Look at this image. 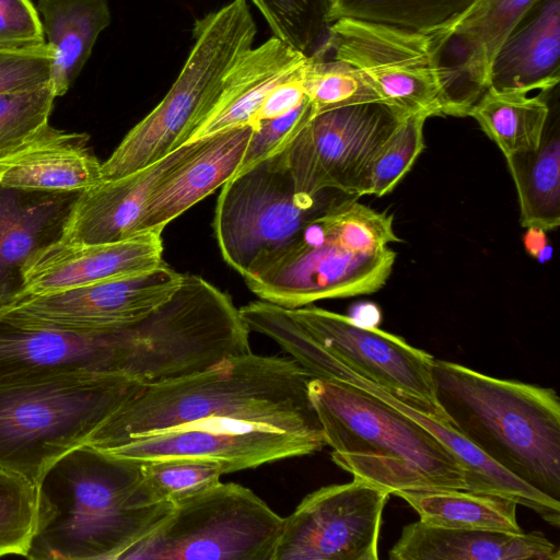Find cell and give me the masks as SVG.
Returning <instances> with one entry per match:
<instances>
[{
    "label": "cell",
    "instance_id": "8d00e7d4",
    "mask_svg": "<svg viewBox=\"0 0 560 560\" xmlns=\"http://www.w3.org/2000/svg\"><path fill=\"white\" fill-rule=\"evenodd\" d=\"M313 116L312 105L306 98L281 117L259 121L248 140L235 175L282 151Z\"/></svg>",
    "mask_w": 560,
    "mask_h": 560
},
{
    "label": "cell",
    "instance_id": "4316f807",
    "mask_svg": "<svg viewBox=\"0 0 560 560\" xmlns=\"http://www.w3.org/2000/svg\"><path fill=\"white\" fill-rule=\"evenodd\" d=\"M517 192L520 222L545 232L560 224V119L550 105L535 150L505 156Z\"/></svg>",
    "mask_w": 560,
    "mask_h": 560
},
{
    "label": "cell",
    "instance_id": "3957f363",
    "mask_svg": "<svg viewBox=\"0 0 560 560\" xmlns=\"http://www.w3.org/2000/svg\"><path fill=\"white\" fill-rule=\"evenodd\" d=\"M432 375L455 430L509 474L560 501V399L553 388L435 358Z\"/></svg>",
    "mask_w": 560,
    "mask_h": 560
},
{
    "label": "cell",
    "instance_id": "ac0fdd59",
    "mask_svg": "<svg viewBox=\"0 0 560 560\" xmlns=\"http://www.w3.org/2000/svg\"><path fill=\"white\" fill-rule=\"evenodd\" d=\"M83 191H46L0 183V310L26 293V272L62 241Z\"/></svg>",
    "mask_w": 560,
    "mask_h": 560
},
{
    "label": "cell",
    "instance_id": "f1b7e54d",
    "mask_svg": "<svg viewBox=\"0 0 560 560\" xmlns=\"http://www.w3.org/2000/svg\"><path fill=\"white\" fill-rule=\"evenodd\" d=\"M488 86L471 106L472 117L504 156L535 150L549 115L545 96Z\"/></svg>",
    "mask_w": 560,
    "mask_h": 560
},
{
    "label": "cell",
    "instance_id": "f546056e",
    "mask_svg": "<svg viewBox=\"0 0 560 560\" xmlns=\"http://www.w3.org/2000/svg\"><path fill=\"white\" fill-rule=\"evenodd\" d=\"M475 0H336L328 23L358 19L434 34L454 23Z\"/></svg>",
    "mask_w": 560,
    "mask_h": 560
},
{
    "label": "cell",
    "instance_id": "4fadbf2b",
    "mask_svg": "<svg viewBox=\"0 0 560 560\" xmlns=\"http://www.w3.org/2000/svg\"><path fill=\"white\" fill-rule=\"evenodd\" d=\"M288 310L331 357L418 410L448 422L435 396L432 354L377 327L358 325L348 315L312 304Z\"/></svg>",
    "mask_w": 560,
    "mask_h": 560
},
{
    "label": "cell",
    "instance_id": "e575fe53",
    "mask_svg": "<svg viewBox=\"0 0 560 560\" xmlns=\"http://www.w3.org/2000/svg\"><path fill=\"white\" fill-rule=\"evenodd\" d=\"M36 517V483L0 467V557L27 556Z\"/></svg>",
    "mask_w": 560,
    "mask_h": 560
},
{
    "label": "cell",
    "instance_id": "b9f144b4",
    "mask_svg": "<svg viewBox=\"0 0 560 560\" xmlns=\"http://www.w3.org/2000/svg\"><path fill=\"white\" fill-rule=\"evenodd\" d=\"M348 316L354 323L364 327H377L381 320L380 308L373 303L355 304Z\"/></svg>",
    "mask_w": 560,
    "mask_h": 560
},
{
    "label": "cell",
    "instance_id": "cb8c5ba5",
    "mask_svg": "<svg viewBox=\"0 0 560 560\" xmlns=\"http://www.w3.org/2000/svg\"><path fill=\"white\" fill-rule=\"evenodd\" d=\"M560 80V0H539L497 52L489 86L550 92Z\"/></svg>",
    "mask_w": 560,
    "mask_h": 560
},
{
    "label": "cell",
    "instance_id": "836d02e7",
    "mask_svg": "<svg viewBox=\"0 0 560 560\" xmlns=\"http://www.w3.org/2000/svg\"><path fill=\"white\" fill-rule=\"evenodd\" d=\"M141 472L150 497L173 504L217 485L224 475L218 463L191 457L143 462Z\"/></svg>",
    "mask_w": 560,
    "mask_h": 560
},
{
    "label": "cell",
    "instance_id": "ab89813d",
    "mask_svg": "<svg viewBox=\"0 0 560 560\" xmlns=\"http://www.w3.org/2000/svg\"><path fill=\"white\" fill-rule=\"evenodd\" d=\"M306 61L292 70L269 92L256 114L255 127L261 120L285 115L306 100L303 84Z\"/></svg>",
    "mask_w": 560,
    "mask_h": 560
},
{
    "label": "cell",
    "instance_id": "44dd1931",
    "mask_svg": "<svg viewBox=\"0 0 560 560\" xmlns=\"http://www.w3.org/2000/svg\"><path fill=\"white\" fill-rule=\"evenodd\" d=\"M254 128L243 126L207 137L202 147L152 191L136 234L163 232L168 223L231 179L240 167Z\"/></svg>",
    "mask_w": 560,
    "mask_h": 560
},
{
    "label": "cell",
    "instance_id": "484cf974",
    "mask_svg": "<svg viewBox=\"0 0 560 560\" xmlns=\"http://www.w3.org/2000/svg\"><path fill=\"white\" fill-rule=\"evenodd\" d=\"M36 9L51 51L50 81L56 96H62L110 24L109 4L107 0H37Z\"/></svg>",
    "mask_w": 560,
    "mask_h": 560
},
{
    "label": "cell",
    "instance_id": "8992f818",
    "mask_svg": "<svg viewBox=\"0 0 560 560\" xmlns=\"http://www.w3.org/2000/svg\"><path fill=\"white\" fill-rule=\"evenodd\" d=\"M143 386L120 373H75L0 387V467L37 483Z\"/></svg>",
    "mask_w": 560,
    "mask_h": 560
},
{
    "label": "cell",
    "instance_id": "ffe728a7",
    "mask_svg": "<svg viewBox=\"0 0 560 560\" xmlns=\"http://www.w3.org/2000/svg\"><path fill=\"white\" fill-rule=\"evenodd\" d=\"M164 262L162 232L158 231L103 244L58 243L46 249L26 272L25 295L138 275Z\"/></svg>",
    "mask_w": 560,
    "mask_h": 560
},
{
    "label": "cell",
    "instance_id": "5bb4252c",
    "mask_svg": "<svg viewBox=\"0 0 560 560\" xmlns=\"http://www.w3.org/2000/svg\"><path fill=\"white\" fill-rule=\"evenodd\" d=\"M276 342L313 377L336 380L358 387L404 413L439 439L466 468L470 491L502 495L530 509L544 521L560 525V501L555 500L509 474L472 443L443 422L418 410L398 396L352 371L325 351L294 319L284 322L276 334Z\"/></svg>",
    "mask_w": 560,
    "mask_h": 560
},
{
    "label": "cell",
    "instance_id": "83f0119b",
    "mask_svg": "<svg viewBox=\"0 0 560 560\" xmlns=\"http://www.w3.org/2000/svg\"><path fill=\"white\" fill-rule=\"evenodd\" d=\"M425 525L451 528L522 533L517 503L509 498L465 489H420L397 494Z\"/></svg>",
    "mask_w": 560,
    "mask_h": 560
},
{
    "label": "cell",
    "instance_id": "1f68e13d",
    "mask_svg": "<svg viewBox=\"0 0 560 560\" xmlns=\"http://www.w3.org/2000/svg\"><path fill=\"white\" fill-rule=\"evenodd\" d=\"M56 97L51 82L0 94V162L22 149L49 124Z\"/></svg>",
    "mask_w": 560,
    "mask_h": 560
},
{
    "label": "cell",
    "instance_id": "277c9868",
    "mask_svg": "<svg viewBox=\"0 0 560 560\" xmlns=\"http://www.w3.org/2000/svg\"><path fill=\"white\" fill-rule=\"evenodd\" d=\"M308 396L332 462L353 478L395 495L467 489L466 468L454 452L377 397L348 383L315 377Z\"/></svg>",
    "mask_w": 560,
    "mask_h": 560
},
{
    "label": "cell",
    "instance_id": "52a82bcc",
    "mask_svg": "<svg viewBox=\"0 0 560 560\" xmlns=\"http://www.w3.org/2000/svg\"><path fill=\"white\" fill-rule=\"evenodd\" d=\"M327 35L322 49L352 67L380 102L407 115L468 116L471 105L432 34L343 18Z\"/></svg>",
    "mask_w": 560,
    "mask_h": 560
},
{
    "label": "cell",
    "instance_id": "9a60e30c",
    "mask_svg": "<svg viewBox=\"0 0 560 560\" xmlns=\"http://www.w3.org/2000/svg\"><path fill=\"white\" fill-rule=\"evenodd\" d=\"M183 277L164 262L138 275L28 294L0 310V316L72 331L117 329L154 312L176 292Z\"/></svg>",
    "mask_w": 560,
    "mask_h": 560
},
{
    "label": "cell",
    "instance_id": "7402d4cb",
    "mask_svg": "<svg viewBox=\"0 0 560 560\" xmlns=\"http://www.w3.org/2000/svg\"><path fill=\"white\" fill-rule=\"evenodd\" d=\"M89 135L45 126L27 144L0 162V183L46 191H84L103 180Z\"/></svg>",
    "mask_w": 560,
    "mask_h": 560
},
{
    "label": "cell",
    "instance_id": "60d3db41",
    "mask_svg": "<svg viewBox=\"0 0 560 560\" xmlns=\"http://www.w3.org/2000/svg\"><path fill=\"white\" fill-rule=\"evenodd\" d=\"M523 243L526 252L539 261L550 258L552 249L548 245L546 232L537 226L525 228Z\"/></svg>",
    "mask_w": 560,
    "mask_h": 560
},
{
    "label": "cell",
    "instance_id": "30bf717a",
    "mask_svg": "<svg viewBox=\"0 0 560 560\" xmlns=\"http://www.w3.org/2000/svg\"><path fill=\"white\" fill-rule=\"evenodd\" d=\"M396 253H357L329 233L318 217L285 244L260 254L242 276L259 298L287 308L319 300L371 294L387 282Z\"/></svg>",
    "mask_w": 560,
    "mask_h": 560
},
{
    "label": "cell",
    "instance_id": "9c48e42d",
    "mask_svg": "<svg viewBox=\"0 0 560 560\" xmlns=\"http://www.w3.org/2000/svg\"><path fill=\"white\" fill-rule=\"evenodd\" d=\"M288 145L234 175L219 194L214 235L222 258L241 276L260 254L285 244L346 196L334 189L313 196L299 191L288 164Z\"/></svg>",
    "mask_w": 560,
    "mask_h": 560
},
{
    "label": "cell",
    "instance_id": "d590c367",
    "mask_svg": "<svg viewBox=\"0 0 560 560\" xmlns=\"http://www.w3.org/2000/svg\"><path fill=\"white\" fill-rule=\"evenodd\" d=\"M423 114L407 116L375 158L369 175L366 195L390 192L410 171L424 149Z\"/></svg>",
    "mask_w": 560,
    "mask_h": 560
},
{
    "label": "cell",
    "instance_id": "5b68a950",
    "mask_svg": "<svg viewBox=\"0 0 560 560\" xmlns=\"http://www.w3.org/2000/svg\"><path fill=\"white\" fill-rule=\"evenodd\" d=\"M257 34L248 0H232L198 19L192 46L162 101L124 137L102 163L103 180L147 167L185 144L210 114Z\"/></svg>",
    "mask_w": 560,
    "mask_h": 560
},
{
    "label": "cell",
    "instance_id": "e0dca14e",
    "mask_svg": "<svg viewBox=\"0 0 560 560\" xmlns=\"http://www.w3.org/2000/svg\"><path fill=\"white\" fill-rule=\"evenodd\" d=\"M125 327L72 331L0 316V387L75 373L127 375Z\"/></svg>",
    "mask_w": 560,
    "mask_h": 560
},
{
    "label": "cell",
    "instance_id": "4dcf8cb0",
    "mask_svg": "<svg viewBox=\"0 0 560 560\" xmlns=\"http://www.w3.org/2000/svg\"><path fill=\"white\" fill-rule=\"evenodd\" d=\"M303 84L314 116L349 105L380 102L352 67L334 58L325 59L317 52L308 56Z\"/></svg>",
    "mask_w": 560,
    "mask_h": 560
},
{
    "label": "cell",
    "instance_id": "ba28073f",
    "mask_svg": "<svg viewBox=\"0 0 560 560\" xmlns=\"http://www.w3.org/2000/svg\"><path fill=\"white\" fill-rule=\"evenodd\" d=\"M282 525L250 489L220 481L174 503L119 560H271Z\"/></svg>",
    "mask_w": 560,
    "mask_h": 560
},
{
    "label": "cell",
    "instance_id": "603a6c76",
    "mask_svg": "<svg viewBox=\"0 0 560 560\" xmlns=\"http://www.w3.org/2000/svg\"><path fill=\"white\" fill-rule=\"evenodd\" d=\"M390 560H559L560 549L540 532L451 529L413 522L389 549Z\"/></svg>",
    "mask_w": 560,
    "mask_h": 560
},
{
    "label": "cell",
    "instance_id": "8fae6325",
    "mask_svg": "<svg viewBox=\"0 0 560 560\" xmlns=\"http://www.w3.org/2000/svg\"><path fill=\"white\" fill-rule=\"evenodd\" d=\"M407 116L382 102L313 116L287 150L296 189L311 196L327 189L365 196L375 158Z\"/></svg>",
    "mask_w": 560,
    "mask_h": 560
},
{
    "label": "cell",
    "instance_id": "7c38bea8",
    "mask_svg": "<svg viewBox=\"0 0 560 560\" xmlns=\"http://www.w3.org/2000/svg\"><path fill=\"white\" fill-rule=\"evenodd\" d=\"M389 495L359 478L311 492L283 518L271 560H377Z\"/></svg>",
    "mask_w": 560,
    "mask_h": 560
},
{
    "label": "cell",
    "instance_id": "6da1fadb",
    "mask_svg": "<svg viewBox=\"0 0 560 560\" xmlns=\"http://www.w3.org/2000/svg\"><path fill=\"white\" fill-rule=\"evenodd\" d=\"M312 378L294 359L253 352L230 357L190 375L144 385L85 444L108 451L137 436L211 418L325 441L308 396Z\"/></svg>",
    "mask_w": 560,
    "mask_h": 560
},
{
    "label": "cell",
    "instance_id": "7bdbcfd3",
    "mask_svg": "<svg viewBox=\"0 0 560 560\" xmlns=\"http://www.w3.org/2000/svg\"><path fill=\"white\" fill-rule=\"evenodd\" d=\"M327 1H328V7H329V9H330V8H331V5L335 3V1H336V0H327ZM328 12H329V10H328Z\"/></svg>",
    "mask_w": 560,
    "mask_h": 560
},
{
    "label": "cell",
    "instance_id": "2e32d148",
    "mask_svg": "<svg viewBox=\"0 0 560 560\" xmlns=\"http://www.w3.org/2000/svg\"><path fill=\"white\" fill-rule=\"evenodd\" d=\"M323 440L273 428L211 418L133 438L103 451L140 463L191 457L218 463L231 474L280 459L310 455L323 450Z\"/></svg>",
    "mask_w": 560,
    "mask_h": 560
},
{
    "label": "cell",
    "instance_id": "d6986e66",
    "mask_svg": "<svg viewBox=\"0 0 560 560\" xmlns=\"http://www.w3.org/2000/svg\"><path fill=\"white\" fill-rule=\"evenodd\" d=\"M205 141L206 138L185 143L147 167L84 190L59 243L93 245L135 235L152 191Z\"/></svg>",
    "mask_w": 560,
    "mask_h": 560
},
{
    "label": "cell",
    "instance_id": "74e56055",
    "mask_svg": "<svg viewBox=\"0 0 560 560\" xmlns=\"http://www.w3.org/2000/svg\"><path fill=\"white\" fill-rule=\"evenodd\" d=\"M51 51L47 44L26 49H0V94L47 84Z\"/></svg>",
    "mask_w": 560,
    "mask_h": 560
},
{
    "label": "cell",
    "instance_id": "7a4b0ae2",
    "mask_svg": "<svg viewBox=\"0 0 560 560\" xmlns=\"http://www.w3.org/2000/svg\"><path fill=\"white\" fill-rule=\"evenodd\" d=\"M37 486V517L27 559L119 560L168 515L154 501L141 463L88 444L52 463Z\"/></svg>",
    "mask_w": 560,
    "mask_h": 560
},
{
    "label": "cell",
    "instance_id": "d4e9b609",
    "mask_svg": "<svg viewBox=\"0 0 560 560\" xmlns=\"http://www.w3.org/2000/svg\"><path fill=\"white\" fill-rule=\"evenodd\" d=\"M538 1L475 0L447 28L432 34L443 54L456 40L459 59L452 67L472 105L489 86L497 52Z\"/></svg>",
    "mask_w": 560,
    "mask_h": 560
},
{
    "label": "cell",
    "instance_id": "d6a6232c",
    "mask_svg": "<svg viewBox=\"0 0 560 560\" xmlns=\"http://www.w3.org/2000/svg\"><path fill=\"white\" fill-rule=\"evenodd\" d=\"M277 37L307 56L328 30L327 0H249Z\"/></svg>",
    "mask_w": 560,
    "mask_h": 560
},
{
    "label": "cell",
    "instance_id": "f35d334b",
    "mask_svg": "<svg viewBox=\"0 0 560 560\" xmlns=\"http://www.w3.org/2000/svg\"><path fill=\"white\" fill-rule=\"evenodd\" d=\"M46 44L32 0H0V49H26Z\"/></svg>",
    "mask_w": 560,
    "mask_h": 560
}]
</instances>
